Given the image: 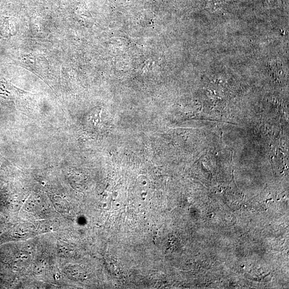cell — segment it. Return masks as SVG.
<instances>
[{"mask_svg":"<svg viewBox=\"0 0 289 289\" xmlns=\"http://www.w3.org/2000/svg\"><path fill=\"white\" fill-rule=\"evenodd\" d=\"M18 29V24L15 21L5 19L0 21V35L3 37L14 36Z\"/></svg>","mask_w":289,"mask_h":289,"instance_id":"cell-1","label":"cell"},{"mask_svg":"<svg viewBox=\"0 0 289 289\" xmlns=\"http://www.w3.org/2000/svg\"><path fill=\"white\" fill-rule=\"evenodd\" d=\"M0 96L5 99H11L12 93L9 85L4 82H0Z\"/></svg>","mask_w":289,"mask_h":289,"instance_id":"cell-2","label":"cell"}]
</instances>
